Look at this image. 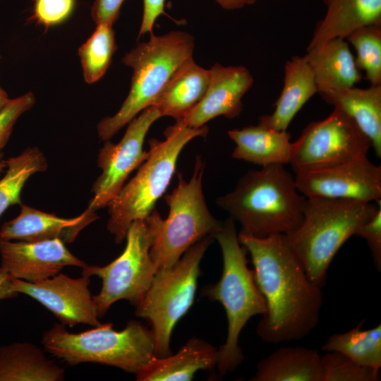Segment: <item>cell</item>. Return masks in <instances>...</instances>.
<instances>
[{"label":"cell","mask_w":381,"mask_h":381,"mask_svg":"<svg viewBox=\"0 0 381 381\" xmlns=\"http://www.w3.org/2000/svg\"><path fill=\"white\" fill-rule=\"evenodd\" d=\"M221 248L223 270L219 280L208 286L203 295L219 301L227 321V337L218 349L217 367L221 375L234 371L243 360L238 344L239 335L253 316L266 313V303L247 265L246 250L240 243L235 221L229 218L214 236Z\"/></svg>","instance_id":"obj_4"},{"label":"cell","mask_w":381,"mask_h":381,"mask_svg":"<svg viewBox=\"0 0 381 381\" xmlns=\"http://www.w3.org/2000/svg\"><path fill=\"white\" fill-rule=\"evenodd\" d=\"M12 279L8 274L0 267V300L13 298L18 295L12 289Z\"/></svg>","instance_id":"obj_37"},{"label":"cell","mask_w":381,"mask_h":381,"mask_svg":"<svg viewBox=\"0 0 381 381\" xmlns=\"http://www.w3.org/2000/svg\"><path fill=\"white\" fill-rule=\"evenodd\" d=\"M9 99L6 92L0 87V109L7 104Z\"/></svg>","instance_id":"obj_39"},{"label":"cell","mask_w":381,"mask_h":381,"mask_svg":"<svg viewBox=\"0 0 381 381\" xmlns=\"http://www.w3.org/2000/svg\"><path fill=\"white\" fill-rule=\"evenodd\" d=\"M380 205L381 201L376 205L373 202L306 198L301 223L285 235L313 283L322 288L328 268L340 248Z\"/></svg>","instance_id":"obj_3"},{"label":"cell","mask_w":381,"mask_h":381,"mask_svg":"<svg viewBox=\"0 0 381 381\" xmlns=\"http://www.w3.org/2000/svg\"><path fill=\"white\" fill-rule=\"evenodd\" d=\"M162 117L155 106H150L131 122L121 140L114 144L109 140L99 150L97 165L101 174L94 182L92 197L87 209L97 212L107 207L125 185L129 175L147 158L143 149L147 133L155 121Z\"/></svg>","instance_id":"obj_12"},{"label":"cell","mask_w":381,"mask_h":381,"mask_svg":"<svg viewBox=\"0 0 381 381\" xmlns=\"http://www.w3.org/2000/svg\"><path fill=\"white\" fill-rule=\"evenodd\" d=\"M143 13L139 35L150 32L152 33V28L157 18L164 13L165 0H143Z\"/></svg>","instance_id":"obj_36"},{"label":"cell","mask_w":381,"mask_h":381,"mask_svg":"<svg viewBox=\"0 0 381 381\" xmlns=\"http://www.w3.org/2000/svg\"><path fill=\"white\" fill-rule=\"evenodd\" d=\"M363 322L361 321L347 332L331 335L321 349L325 352H339L361 365L380 371L381 325L363 329Z\"/></svg>","instance_id":"obj_27"},{"label":"cell","mask_w":381,"mask_h":381,"mask_svg":"<svg viewBox=\"0 0 381 381\" xmlns=\"http://www.w3.org/2000/svg\"><path fill=\"white\" fill-rule=\"evenodd\" d=\"M299 193L322 198L377 203L381 201V167L362 156L339 164L295 173Z\"/></svg>","instance_id":"obj_13"},{"label":"cell","mask_w":381,"mask_h":381,"mask_svg":"<svg viewBox=\"0 0 381 381\" xmlns=\"http://www.w3.org/2000/svg\"><path fill=\"white\" fill-rule=\"evenodd\" d=\"M6 162L5 174L0 177V217L11 205H21V192L28 180L47 170V159L37 147H30Z\"/></svg>","instance_id":"obj_28"},{"label":"cell","mask_w":381,"mask_h":381,"mask_svg":"<svg viewBox=\"0 0 381 381\" xmlns=\"http://www.w3.org/2000/svg\"><path fill=\"white\" fill-rule=\"evenodd\" d=\"M322 381H378L380 371L358 364L345 355L327 351L321 356Z\"/></svg>","instance_id":"obj_31"},{"label":"cell","mask_w":381,"mask_h":381,"mask_svg":"<svg viewBox=\"0 0 381 381\" xmlns=\"http://www.w3.org/2000/svg\"><path fill=\"white\" fill-rule=\"evenodd\" d=\"M124 0H95L91 10L92 20L97 25L112 26L116 20Z\"/></svg>","instance_id":"obj_35"},{"label":"cell","mask_w":381,"mask_h":381,"mask_svg":"<svg viewBox=\"0 0 381 381\" xmlns=\"http://www.w3.org/2000/svg\"><path fill=\"white\" fill-rule=\"evenodd\" d=\"M35 98L32 92H28L15 99H10L0 109V152L8 143L20 116L33 106Z\"/></svg>","instance_id":"obj_32"},{"label":"cell","mask_w":381,"mask_h":381,"mask_svg":"<svg viewBox=\"0 0 381 381\" xmlns=\"http://www.w3.org/2000/svg\"><path fill=\"white\" fill-rule=\"evenodd\" d=\"M116 50L112 26L97 25L95 32L78 50L86 83H94L104 75Z\"/></svg>","instance_id":"obj_29"},{"label":"cell","mask_w":381,"mask_h":381,"mask_svg":"<svg viewBox=\"0 0 381 381\" xmlns=\"http://www.w3.org/2000/svg\"><path fill=\"white\" fill-rule=\"evenodd\" d=\"M293 143L289 164L295 173L367 155L371 147L354 121L337 108L325 119L310 123Z\"/></svg>","instance_id":"obj_11"},{"label":"cell","mask_w":381,"mask_h":381,"mask_svg":"<svg viewBox=\"0 0 381 381\" xmlns=\"http://www.w3.org/2000/svg\"><path fill=\"white\" fill-rule=\"evenodd\" d=\"M224 9L235 10L254 4L256 0H215Z\"/></svg>","instance_id":"obj_38"},{"label":"cell","mask_w":381,"mask_h":381,"mask_svg":"<svg viewBox=\"0 0 381 381\" xmlns=\"http://www.w3.org/2000/svg\"><path fill=\"white\" fill-rule=\"evenodd\" d=\"M214 237L207 236L188 248L171 267L158 270L140 302L138 317L150 322L157 357L171 354L170 339L176 323L192 306L200 263Z\"/></svg>","instance_id":"obj_9"},{"label":"cell","mask_w":381,"mask_h":381,"mask_svg":"<svg viewBox=\"0 0 381 381\" xmlns=\"http://www.w3.org/2000/svg\"><path fill=\"white\" fill-rule=\"evenodd\" d=\"M64 373L33 344L13 343L0 347V381H61Z\"/></svg>","instance_id":"obj_26"},{"label":"cell","mask_w":381,"mask_h":381,"mask_svg":"<svg viewBox=\"0 0 381 381\" xmlns=\"http://www.w3.org/2000/svg\"><path fill=\"white\" fill-rule=\"evenodd\" d=\"M121 254L104 266L87 265L82 275L102 279L98 294L92 296L99 318L119 300L136 306L149 289L157 270L150 254L152 234L145 219L134 221L126 236Z\"/></svg>","instance_id":"obj_10"},{"label":"cell","mask_w":381,"mask_h":381,"mask_svg":"<svg viewBox=\"0 0 381 381\" xmlns=\"http://www.w3.org/2000/svg\"><path fill=\"white\" fill-rule=\"evenodd\" d=\"M6 164L5 159H3L2 152H0V177H1V173L6 169Z\"/></svg>","instance_id":"obj_40"},{"label":"cell","mask_w":381,"mask_h":381,"mask_svg":"<svg viewBox=\"0 0 381 381\" xmlns=\"http://www.w3.org/2000/svg\"><path fill=\"white\" fill-rule=\"evenodd\" d=\"M315 93V76L304 56L292 57L285 64L284 86L274 111L260 116L258 123L276 131H286L296 114Z\"/></svg>","instance_id":"obj_21"},{"label":"cell","mask_w":381,"mask_h":381,"mask_svg":"<svg viewBox=\"0 0 381 381\" xmlns=\"http://www.w3.org/2000/svg\"><path fill=\"white\" fill-rule=\"evenodd\" d=\"M305 200L294 177L284 164H275L249 171L216 203L239 223V233L263 238L296 229Z\"/></svg>","instance_id":"obj_2"},{"label":"cell","mask_w":381,"mask_h":381,"mask_svg":"<svg viewBox=\"0 0 381 381\" xmlns=\"http://www.w3.org/2000/svg\"><path fill=\"white\" fill-rule=\"evenodd\" d=\"M210 80V69L198 66L191 58L174 73L152 106L162 116L179 121L202 99Z\"/></svg>","instance_id":"obj_24"},{"label":"cell","mask_w":381,"mask_h":381,"mask_svg":"<svg viewBox=\"0 0 381 381\" xmlns=\"http://www.w3.org/2000/svg\"><path fill=\"white\" fill-rule=\"evenodd\" d=\"M97 219L96 212L87 208L77 217L63 218L21 204L19 214L1 226L0 239L27 242L59 239L70 243Z\"/></svg>","instance_id":"obj_17"},{"label":"cell","mask_w":381,"mask_h":381,"mask_svg":"<svg viewBox=\"0 0 381 381\" xmlns=\"http://www.w3.org/2000/svg\"><path fill=\"white\" fill-rule=\"evenodd\" d=\"M208 128H190L179 122L168 127L163 140L149 141V154L135 175L108 205L107 227L116 243L126 238L135 220L147 218L167 190L185 146L197 137H205Z\"/></svg>","instance_id":"obj_5"},{"label":"cell","mask_w":381,"mask_h":381,"mask_svg":"<svg viewBox=\"0 0 381 381\" xmlns=\"http://www.w3.org/2000/svg\"><path fill=\"white\" fill-rule=\"evenodd\" d=\"M238 236L250 255L254 278L266 303L257 334L273 344L306 337L319 322L322 289L308 278L286 235Z\"/></svg>","instance_id":"obj_1"},{"label":"cell","mask_w":381,"mask_h":381,"mask_svg":"<svg viewBox=\"0 0 381 381\" xmlns=\"http://www.w3.org/2000/svg\"><path fill=\"white\" fill-rule=\"evenodd\" d=\"M346 40L356 51V62L371 85H381V23L361 27Z\"/></svg>","instance_id":"obj_30"},{"label":"cell","mask_w":381,"mask_h":381,"mask_svg":"<svg viewBox=\"0 0 381 381\" xmlns=\"http://www.w3.org/2000/svg\"><path fill=\"white\" fill-rule=\"evenodd\" d=\"M194 39L182 31H171L139 43L122 59L133 70L129 93L119 111L97 126L98 137L109 140L141 111L152 106L177 69L193 58Z\"/></svg>","instance_id":"obj_6"},{"label":"cell","mask_w":381,"mask_h":381,"mask_svg":"<svg viewBox=\"0 0 381 381\" xmlns=\"http://www.w3.org/2000/svg\"><path fill=\"white\" fill-rule=\"evenodd\" d=\"M205 163L197 157L191 177L179 175L176 187L164 197L169 214L162 219L155 209L146 218L152 234L150 257L157 270L171 267L195 243L214 236L223 222L209 210L202 190Z\"/></svg>","instance_id":"obj_8"},{"label":"cell","mask_w":381,"mask_h":381,"mask_svg":"<svg viewBox=\"0 0 381 381\" xmlns=\"http://www.w3.org/2000/svg\"><path fill=\"white\" fill-rule=\"evenodd\" d=\"M365 239L376 269L381 271V205L374 215L363 224L356 234Z\"/></svg>","instance_id":"obj_34"},{"label":"cell","mask_w":381,"mask_h":381,"mask_svg":"<svg viewBox=\"0 0 381 381\" xmlns=\"http://www.w3.org/2000/svg\"><path fill=\"white\" fill-rule=\"evenodd\" d=\"M90 282V277L85 275L71 278L59 273L35 282L13 279L11 286L14 292L38 301L65 326L96 327L102 323L89 289Z\"/></svg>","instance_id":"obj_14"},{"label":"cell","mask_w":381,"mask_h":381,"mask_svg":"<svg viewBox=\"0 0 381 381\" xmlns=\"http://www.w3.org/2000/svg\"><path fill=\"white\" fill-rule=\"evenodd\" d=\"M303 56L313 72L319 94L352 87L362 78L346 39L330 40L307 49Z\"/></svg>","instance_id":"obj_18"},{"label":"cell","mask_w":381,"mask_h":381,"mask_svg":"<svg viewBox=\"0 0 381 381\" xmlns=\"http://www.w3.org/2000/svg\"><path fill=\"white\" fill-rule=\"evenodd\" d=\"M326 13L314 30L307 49L334 38L345 39L353 31L381 23V0H322Z\"/></svg>","instance_id":"obj_20"},{"label":"cell","mask_w":381,"mask_h":381,"mask_svg":"<svg viewBox=\"0 0 381 381\" xmlns=\"http://www.w3.org/2000/svg\"><path fill=\"white\" fill-rule=\"evenodd\" d=\"M218 349L205 341L192 338L174 355L155 357L135 375L139 381H187L199 370L217 366Z\"/></svg>","instance_id":"obj_19"},{"label":"cell","mask_w":381,"mask_h":381,"mask_svg":"<svg viewBox=\"0 0 381 381\" xmlns=\"http://www.w3.org/2000/svg\"><path fill=\"white\" fill-rule=\"evenodd\" d=\"M1 267L12 279L35 282L52 277L67 266L87 264L75 256L59 239L12 241L0 239Z\"/></svg>","instance_id":"obj_15"},{"label":"cell","mask_w":381,"mask_h":381,"mask_svg":"<svg viewBox=\"0 0 381 381\" xmlns=\"http://www.w3.org/2000/svg\"><path fill=\"white\" fill-rule=\"evenodd\" d=\"M74 5L75 0H36L34 14L44 25H54L69 17Z\"/></svg>","instance_id":"obj_33"},{"label":"cell","mask_w":381,"mask_h":381,"mask_svg":"<svg viewBox=\"0 0 381 381\" xmlns=\"http://www.w3.org/2000/svg\"><path fill=\"white\" fill-rule=\"evenodd\" d=\"M42 343L47 352L70 365L96 363L135 375L157 357L151 330L135 320L121 331L108 322L79 333L55 323L43 334Z\"/></svg>","instance_id":"obj_7"},{"label":"cell","mask_w":381,"mask_h":381,"mask_svg":"<svg viewBox=\"0 0 381 381\" xmlns=\"http://www.w3.org/2000/svg\"><path fill=\"white\" fill-rule=\"evenodd\" d=\"M334 108L349 116L368 137L377 157H381V85L352 87L320 93Z\"/></svg>","instance_id":"obj_23"},{"label":"cell","mask_w":381,"mask_h":381,"mask_svg":"<svg viewBox=\"0 0 381 381\" xmlns=\"http://www.w3.org/2000/svg\"><path fill=\"white\" fill-rule=\"evenodd\" d=\"M210 80L202 99L179 121L190 128H200L219 116H238L242 99L253 84L250 71L243 66L215 64L210 69Z\"/></svg>","instance_id":"obj_16"},{"label":"cell","mask_w":381,"mask_h":381,"mask_svg":"<svg viewBox=\"0 0 381 381\" xmlns=\"http://www.w3.org/2000/svg\"><path fill=\"white\" fill-rule=\"evenodd\" d=\"M252 381H322L321 355L303 346H282L261 360Z\"/></svg>","instance_id":"obj_25"},{"label":"cell","mask_w":381,"mask_h":381,"mask_svg":"<svg viewBox=\"0 0 381 381\" xmlns=\"http://www.w3.org/2000/svg\"><path fill=\"white\" fill-rule=\"evenodd\" d=\"M235 143L232 157L261 167L289 164L294 143L286 131H276L260 124L228 131Z\"/></svg>","instance_id":"obj_22"}]
</instances>
